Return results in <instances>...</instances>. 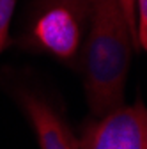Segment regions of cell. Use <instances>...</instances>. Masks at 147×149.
Segmentation results:
<instances>
[{
    "label": "cell",
    "mask_w": 147,
    "mask_h": 149,
    "mask_svg": "<svg viewBox=\"0 0 147 149\" xmlns=\"http://www.w3.org/2000/svg\"><path fill=\"white\" fill-rule=\"evenodd\" d=\"M137 34L119 0H94L92 25L85 50V92L99 119L124 105V85Z\"/></svg>",
    "instance_id": "1"
},
{
    "label": "cell",
    "mask_w": 147,
    "mask_h": 149,
    "mask_svg": "<svg viewBox=\"0 0 147 149\" xmlns=\"http://www.w3.org/2000/svg\"><path fill=\"white\" fill-rule=\"evenodd\" d=\"M78 149H147V108L122 105L99 117L85 128Z\"/></svg>",
    "instance_id": "2"
},
{
    "label": "cell",
    "mask_w": 147,
    "mask_h": 149,
    "mask_svg": "<svg viewBox=\"0 0 147 149\" xmlns=\"http://www.w3.org/2000/svg\"><path fill=\"white\" fill-rule=\"evenodd\" d=\"M35 36L44 48L62 59L76 52L80 39V25L75 13L67 7L57 6L50 9L35 25Z\"/></svg>",
    "instance_id": "3"
},
{
    "label": "cell",
    "mask_w": 147,
    "mask_h": 149,
    "mask_svg": "<svg viewBox=\"0 0 147 149\" xmlns=\"http://www.w3.org/2000/svg\"><path fill=\"white\" fill-rule=\"evenodd\" d=\"M23 105L32 121L41 149H78V140L69 133L59 114L46 101L27 94Z\"/></svg>",
    "instance_id": "4"
},
{
    "label": "cell",
    "mask_w": 147,
    "mask_h": 149,
    "mask_svg": "<svg viewBox=\"0 0 147 149\" xmlns=\"http://www.w3.org/2000/svg\"><path fill=\"white\" fill-rule=\"evenodd\" d=\"M14 6H16V0H0V53L4 52L7 45L9 25L14 13Z\"/></svg>",
    "instance_id": "5"
},
{
    "label": "cell",
    "mask_w": 147,
    "mask_h": 149,
    "mask_svg": "<svg viewBox=\"0 0 147 149\" xmlns=\"http://www.w3.org/2000/svg\"><path fill=\"white\" fill-rule=\"evenodd\" d=\"M137 6V41L147 50V0H135Z\"/></svg>",
    "instance_id": "6"
},
{
    "label": "cell",
    "mask_w": 147,
    "mask_h": 149,
    "mask_svg": "<svg viewBox=\"0 0 147 149\" xmlns=\"http://www.w3.org/2000/svg\"><path fill=\"white\" fill-rule=\"evenodd\" d=\"M119 4L122 7V13L126 16L128 23H130V27L137 34V6H135V0H119Z\"/></svg>",
    "instance_id": "7"
}]
</instances>
